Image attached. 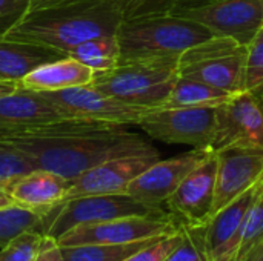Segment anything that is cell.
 I'll return each mask as SVG.
<instances>
[{"mask_svg":"<svg viewBox=\"0 0 263 261\" xmlns=\"http://www.w3.org/2000/svg\"><path fill=\"white\" fill-rule=\"evenodd\" d=\"M123 128L109 126L94 131L22 135L0 140L11 143L26 154L37 168L72 182L86 171L112 158L157 154L145 138Z\"/></svg>","mask_w":263,"mask_h":261,"instance_id":"cell-1","label":"cell"},{"mask_svg":"<svg viewBox=\"0 0 263 261\" xmlns=\"http://www.w3.org/2000/svg\"><path fill=\"white\" fill-rule=\"evenodd\" d=\"M122 20L108 0H29L2 37L68 54L88 38L116 35Z\"/></svg>","mask_w":263,"mask_h":261,"instance_id":"cell-2","label":"cell"},{"mask_svg":"<svg viewBox=\"0 0 263 261\" xmlns=\"http://www.w3.org/2000/svg\"><path fill=\"white\" fill-rule=\"evenodd\" d=\"M120 58L126 62H176L190 48L214 34L203 25L165 12L122 20L116 32Z\"/></svg>","mask_w":263,"mask_h":261,"instance_id":"cell-3","label":"cell"},{"mask_svg":"<svg viewBox=\"0 0 263 261\" xmlns=\"http://www.w3.org/2000/svg\"><path fill=\"white\" fill-rule=\"evenodd\" d=\"M176 78V62H126L94 72L89 85L120 102L160 109Z\"/></svg>","mask_w":263,"mask_h":261,"instance_id":"cell-4","label":"cell"},{"mask_svg":"<svg viewBox=\"0 0 263 261\" xmlns=\"http://www.w3.org/2000/svg\"><path fill=\"white\" fill-rule=\"evenodd\" d=\"M117 125L85 118H68L40 92L17 89L0 97V138L55 132L94 131Z\"/></svg>","mask_w":263,"mask_h":261,"instance_id":"cell-5","label":"cell"},{"mask_svg":"<svg viewBox=\"0 0 263 261\" xmlns=\"http://www.w3.org/2000/svg\"><path fill=\"white\" fill-rule=\"evenodd\" d=\"M168 214L165 208L146 205L128 194L85 195L63 200L42 214L39 232L59 238L80 225H92L123 217H145Z\"/></svg>","mask_w":263,"mask_h":261,"instance_id":"cell-6","label":"cell"},{"mask_svg":"<svg viewBox=\"0 0 263 261\" xmlns=\"http://www.w3.org/2000/svg\"><path fill=\"white\" fill-rule=\"evenodd\" d=\"M245 63V45L230 37L214 35L179 57L177 75L239 94L243 92Z\"/></svg>","mask_w":263,"mask_h":261,"instance_id":"cell-7","label":"cell"},{"mask_svg":"<svg viewBox=\"0 0 263 261\" xmlns=\"http://www.w3.org/2000/svg\"><path fill=\"white\" fill-rule=\"evenodd\" d=\"M151 138L188 145L194 149L213 152L216 135V108L190 106V108H165L146 114L139 123Z\"/></svg>","mask_w":263,"mask_h":261,"instance_id":"cell-8","label":"cell"},{"mask_svg":"<svg viewBox=\"0 0 263 261\" xmlns=\"http://www.w3.org/2000/svg\"><path fill=\"white\" fill-rule=\"evenodd\" d=\"M177 231V222L173 215H145L123 217L108 222L80 225L57 238L60 246L79 245H126L142 240L159 238Z\"/></svg>","mask_w":263,"mask_h":261,"instance_id":"cell-9","label":"cell"},{"mask_svg":"<svg viewBox=\"0 0 263 261\" xmlns=\"http://www.w3.org/2000/svg\"><path fill=\"white\" fill-rule=\"evenodd\" d=\"M40 94L59 108L68 118H85L117 126H137L146 114L156 111L120 102L97 91L91 85Z\"/></svg>","mask_w":263,"mask_h":261,"instance_id":"cell-10","label":"cell"},{"mask_svg":"<svg viewBox=\"0 0 263 261\" xmlns=\"http://www.w3.org/2000/svg\"><path fill=\"white\" fill-rule=\"evenodd\" d=\"M171 12L206 26L214 35L230 37L245 46L263 28V0H219Z\"/></svg>","mask_w":263,"mask_h":261,"instance_id":"cell-11","label":"cell"},{"mask_svg":"<svg viewBox=\"0 0 263 261\" xmlns=\"http://www.w3.org/2000/svg\"><path fill=\"white\" fill-rule=\"evenodd\" d=\"M227 146L263 148V108L250 92H239L216 106L213 152Z\"/></svg>","mask_w":263,"mask_h":261,"instance_id":"cell-12","label":"cell"},{"mask_svg":"<svg viewBox=\"0 0 263 261\" xmlns=\"http://www.w3.org/2000/svg\"><path fill=\"white\" fill-rule=\"evenodd\" d=\"M217 162L214 152L190 172L166 200V211L179 225L203 226L213 217Z\"/></svg>","mask_w":263,"mask_h":261,"instance_id":"cell-13","label":"cell"},{"mask_svg":"<svg viewBox=\"0 0 263 261\" xmlns=\"http://www.w3.org/2000/svg\"><path fill=\"white\" fill-rule=\"evenodd\" d=\"M217 162L213 215L263 178V148L227 146L214 152Z\"/></svg>","mask_w":263,"mask_h":261,"instance_id":"cell-14","label":"cell"},{"mask_svg":"<svg viewBox=\"0 0 263 261\" xmlns=\"http://www.w3.org/2000/svg\"><path fill=\"white\" fill-rule=\"evenodd\" d=\"M211 154L210 151L193 149L168 160H157L129 183L126 194L146 205L163 208L185 177Z\"/></svg>","mask_w":263,"mask_h":261,"instance_id":"cell-15","label":"cell"},{"mask_svg":"<svg viewBox=\"0 0 263 261\" xmlns=\"http://www.w3.org/2000/svg\"><path fill=\"white\" fill-rule=\"evenodd\" d=\"M157 160H160L159 152L108 160L72 180L65 200L85 195L126 194L129 183Z\"/></svg>","mask_w":263,"mask_h":261,"instance_id":"cell-16","label":"cell"},{"mask_svg":"<svg viewBox=\"0 0 263 261\" xmlns=\"http://www.w3.org/2000/svg\"><path fill=\"white\" fill-rule=\"evenodd\" d=\"M262 189L263 178L210 218L205 229L210 261H236L245 218Z\"/></svg>","mask_w":263,"mask_h":261,"instance_id":"cell-17","label":"cell"},{"mask_svg":"<svg viewBox=\"0 0 263 261\" xmlns=\"http://www.w3.org/2000/svg\"><path fill=\"white\" fill-rule=\"evenodd\" d=\"M69 186L71 180L37 168L14 180L5 191L9 194L14 205L43 214L65 200Z\"/></svg>","mask_w":263,"mask_h":261,"instance_id":"cell-18","label":"cell"},{"mask_svg":"<svg viewBox=\"0 0 263 261\" xmlns=\"http://www.w3.org/2000/svg\"><path fill=\"white\" fill-rule=\"evenodd\" d=\"M94 71L72 57L45 63L18 80V88L32 92H52L85 86L92 82Z\"/></svg>","mask_w":263,"mask_h":261,"instance_id":"cell-19","label":"cell"},{"mask_svg":"<svg viewBox=\"0 0 263 261\" xmlns=\"http://www.w3.org/2000/svg\"><path fill=\"white\" fill-rule=\"evenodd\" d=\"M68 57L66 52L0 37V82H18L39 66Z\"/></svg>","mask_w":263,"mask_h":261,"instance_id":"cell-20","label":"cell"},{"mask_svg":"<svg viewBox=\"0 0 263 261\" xmlns=\"http://www.w3.org/2000/svg\"><path fill=\"white\" fill-rule=\"evenodd\" d=\"M234 95L236 94L214 88L211 85H206V83H202L197 80H191V78H183V77L177 75V78L171 88V92L166 97V100L160 109L190 108V106L216 108V106L228 102Z\"/></svg>","mask_w":263,"mask_h":261,"instance_id":"cell-21","label":"cell"},{"mask_svg":"<svg viewBox=\"0 0 263 261\" xmlns=\"http://www.w3.org/2000/svg\"><path fill=\"white\" fill-rule=\"evenodd\" d=\"M68 55L97 72L119 65L120 48L116 35H100L76 45L68 51Z\"/></svg>","mask_w":263,"mask_h":261,"instance_id":"cell-22","label":"cell"},{"mask_svg":"<svg viewBox=\"0 0 263 261\" xmlns=\"http://www.w3.org/2000/svg\"><path fill=\"white\" fill-rule=\"evenodd\" d=\"M153 240H142L126 245H79L60 246L65 261H123Z\"/></svg>","mask_w":263,"mask_h":261,"instance_id":"cell-23","label":"cell"},{"mask_svg":"<svg viewBox=\"0 0 263 261\" xmlns=\"http://www.w3.org/2000/svg\"><path fill=\"white\" fill-rule=\"evenodd\" d=\"M42 214L26 209L18 205H11L0 209V248L8 245L14 237L25 231L40 226Z\"/></svg>","mask_w":263,"mask_h":261,"instance_id":"cell-24","label":"cell"},{"mask_svg":"<svg viewBox=\"0 0 263 261\" xmlns=\"http://www.w3.org/2000/svg\"><path fill=\"white\" fill-rule=\"evenodd\" d=\"M180 242L165 261H210L206 251V235L203 226L179 225Z\"/></svg>","mask_w":263,"mask_h":261,"instance_id":"cell-25","label":"cell"},{"mask_svg":"<svg viewBox=\"0 0 263 261\" xmlns=\"http://www.w3.org/2000/svg\"><path fill=\"white\" fill-rule=\"evenodd\" d=\"M263 242V189L254 200L242 231V240L236 261H251Z\"/></svg>","mask_w":263,"mask_h":261,"instance_id":"cell-26","label":"cell"},{"mask_svg":"<svg viewBox=\"0 0 263 261\" xmlns=\"http://www.w3.org/2000/svg\"><path fill=\"white\" fill-rule=\"evenodd\" d=\"M243 92H250L263 108V28L247 46Z\"/></svg>","mask_w":263,"mask_h":261,"instance_id":"cell-27","label":"cell"},{"mask_svg":"<svg viewBox=\"0 0 263 261\" xmlns=\"http://www.w3.org/2000/svg\"><path fill=\"white\" fill-rule=\"evenodd\" d=\"M37 169L35 163L11 143L0 140V188L6 189L18 177Z\"/></svg>","mask_w":263,"mask_h":261,"instance_id":"cell-28","label":"cell"},{"mask_svg":"<svg viewBox=\"0 0 263 261\" xmlns=\"http://www.w3.org/2000/svg\"><path fill=\"white\" fill-rule=\"evenodd\" d=\"M45 235L37 229L25 231L0 248V261H35Z\"/></svg>","mask_w":263,"mask_h":261,"instance_id":"cell-29","label":"cell"},{"mask_svg":"<svg viewBox=\"0 0 263 261\" xmlns=\"http://www.w3.org/2000/svg\"><path fill=\"white\" fill-rule=\"evenodd\" d=\"M179 242H180V231L177 226L176 232L153 240L149 245L131 254L123 261H165V258L173 252V249L179 245Z\"/></svg>","mask_w":263,"mask_h":261,"instance_id":"cell-30","label":"cell"},{"mask_svg":"<svg viewBox=\"0 0 263 261\" xmlns=\"http://www.w3.org/2000/svg\"><path fill=\"white\" fill-rule=\"evenodd\" d=\"M123 20L170 12L168 0H108Z\"/></svg>","mask_w":263,"mask_h":261,"instance_id":"cell-31","label":"cell"},{"mask_svg":"<svg viewBox=\"0 0 263 261\" xmlns=\"http://www.w3.org/2000/svg\"><path fill=\"white\" fill-rule=\"evenodd\" d=\"M29 0H0V37L22 15Z\"/></svg>","mask_w":263,"mask_h":261,"instance_id":"cell-32","label":"cell"},{"mask_svg":"<svg viewBox=\"0 0 263 261\" xmlns=\"http://www.w3.org/2000/svg\"><path fill=\"white\" fill-rule=\"evenodd\" d=\"M35 261H65V257L62 254V248L55 238L45 235Z\"/></svg>","mask_w":263,"mask_h":261,"instance_id":"cell-33","label":"cell"},{"mask_svg":"<svg viewBox=\"0 0 263 261\" xmlns=\"http://www.w3.org/2000/svg\"><path fill=\"white\" fill-rule=\"evenodd\" d=\"M214 2H219V0H168V8L171 12L179 8H194V6H202V5H208Z\"/></svg>","mask_w":263,"mask_h":261,"instance_id":"cell-34","label":"cell"},{"mask_svg":"<svg viewBox=\"0 0 263 261\" xmlns=\"http://www.w3.org/2000/svg\"><path fill=\"white\" fill-rule=\"evenodd\" d=\"M18 89V82H0V97L12 94Z\"/></svg>","mask_w":263,"mask_h":261,"instance_id":"cell-35","label":"cell"},{"mask_svg":"<svg viewBox=\"0 0 263 261\" xmlns=\"http://www.w3.org/2000/svg\"><path fill=\"white\" fill-rule=\"evenodd\" d=\"M11 205H14L12 198L9 197V194L3 188H0V209L6 208V206H11Z\"/></svg>","mask_w":263,"mask_h":261,"instance_id":"cell-36","label":"cell"},{"mask_svg":"<svg viewBox=\"0 0 263 261\" xmlns=\"http://www.w3.org/2000/svg\"><path fill=\"white\" fill-rule=\"evenodd\" d=\"M251 261H263V242H262V245L257 248V251H256V254L253 255Z\"/></svg>","mask_w":263,"mask_h":261,"instance_id":"cell-37","label":"cell"}]
</instances>
